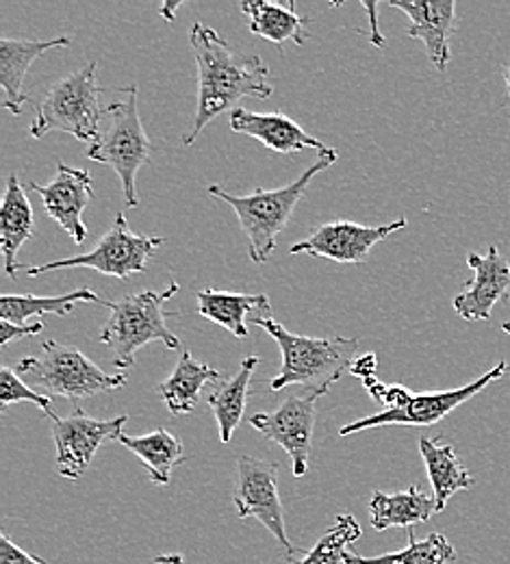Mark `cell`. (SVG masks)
<instances>
[{"label": "cell", "instance_id": "52a82bcc", "mask_svg": "<svg viewBox=\"0 0 510 564\" xmlns=\"http://www.w3.org/2000/svg\"><path fill=\"white\" fill-rule=\"evenodd\" d=\"M13 371L18 376H33L46 395L66 398L73 402L127 387L124 373H107L78 348L51 339L42 344L40 356H26L18 360Z\"/></svg>", "mask_w": 510, "mask_h": 564}, {"label": "cell", "instance_id": "74e56055", "mask_svg": "<svg viewBox=\"0 0 510 564\" xmlns=\"http://www.w3.org/2000/svg\"><path fill=\"white\" fill-rule=\"evenodd\" d=\"M502 330H504V333H507V335H510V324H509V322H504V324H502ZM509 371H510V365H509Z\"/></svg>", "mask_w": 510, "mask_h": 564}, {"label": "cell", "instance_id": "2e32d148", "mask_svg": "<svg viewBox=\"0 0 510 564\" xmlns=\"http://www.w3.org/2000/svg\"><path fill=\"white\" fill-rule=\"evenodd\" d=\"M391 7L404 11L411 18L406 31L409 37L422 40L435 70L445 72L449 66V35L456 22V2L454 0H389Z\"/></svg>", "mask_w": 510, "mask_h": 564}, {"label": "cell", "instance_id": "9a60e30c", "mask_svg": "<svg viewBox=\"0 0 510 564\" xmlns=\"http://www.w3.org/2000/svg\"><path fill=\"white\" fill-rule=\"evenodd\" d=\"M29 187L42 196L46 215L73 237L76 246H80L87 239L83 212L94 198V181L89 172L59 163L57 176L48 185L29 183Z\"/></svg>", "mask_w": 510, "mask_h": 564}, {"label": "cell", "instance_id": "9c48e42d", "mask_svg": "<svg viewBox=\"0 0 510 564\" xmlns=\"http://www.w3.org/2000/svg\"><path fill=\"white\" fill-rule=\"evenodd\" d=\"M507 371H509V362L500 360L493 369H489L487 373H482L480 378H476L474 382H469L465 387L447 389V391H428V393H411L409 391V395L404 398V402L400 406L369 415L359 422L348 423L339 430V436L357 434V432L382 427V425H415V427L435 425L441 420H445L452 411H456L460 404L476 398L491 382H498Z\"/></svg>", "mask_w": 510, "mask_h": 564}, {"label": "cell", "instance_id": "277c9868", "mask_svg": "<svg viewBox=\"0 0 510 564\" xmlns=\"http://www.w3.org/2000/svg\"><path fill=\"white\" fill-rule=\"evenodd\" d=\"M178 282L163 291H142L111 302L109 319L100 330V344L113 354L116 367H133L135 354L148 344L159 341L167 350H181L178 337L167 328L163 304L178 293Z\"/></svg>", "mask_w": 510, "mask_h": 564}, {"label": "cell", "instance_id": "1f68e13d", "mask_svg": "<svg viewBox=\"0 0 510 564\" xmlns=\"http://www.w3.org/2000/svg\"><path fill=\"white\" fill-rule=\"evenodd\" d=\"M44 330V324H26V326H15L9 322H0V348H7L11 341L40 335Z\"/></svg>", "mask_w": 510, "mask_h": 564}, {"label": "cell", "instance_id": "ac0fdd59", "mask_svg": "<svg viewBox=\"0 0 510 564\" xmlns=\"http://www.w3.org/2000/svg\"><path fill=\"white\" fill-rule=\"evenodd\" d=\"M73 44V35H59L55 40L37 42V40H9L0 37V85L4 89V102L2 107L20 116L22 105L29 102V96L24 94V78L35 59H40L44 53L64 48Z\"/></svg>", "mask_w": 510, "mask_h": 564}, {"label": "cell", "instance_id": "7a4b0ae2", "mask_svg": "<svg viewBox=\"0 0 510 564\" xmlns=\"http://www.w3.org/2000/svg\"><path fill=\"white\" fill-rule=\"evenodd\" d=\"M339 159L337 150L330 148L326 154L308 165L293 183L279 189H254L248 196H235L226 192L221 185H209V196L224 200L232 212L237 213L239 226L248 237V254L254 263H265L276 248L279 235L290 224L297 203L304 198L311 181L335 165Z\"/></svg>", "mask_w": 510, "mask_h": 564}, {"label": "cell", "instance_id": "30bf717a", "mask_svg": "<svg viewBox=\"0 0 510 564\" xmlns=\"http://www.w3.org/2000/svg\"><path fill=\"white\" fill-rule=\"evenodd\" d=\"M232 503L241 521L257 517L261 525L285 550V558H293L292 541L285 528V510L279 491V465L254 456L237 458V485Z\"/></svg>", "mask_w": 510, "mask_h": 564}, {"label": "cell", "instance_id": "8d00e7d4", "mask_svg": "<svg viewBox=\"0 0 510 564\" xmlns=\"http://www.w3.org/2000/svg\"><path fill=\"white\" fill-rule=\"evenodd\" d=\"M504 80H507V87H509V102H510V66L504 70Z\"/></svg>", "mask_w": 510, "mask_h": 564}, {"label": "cell", "instance_id": "5bb4252c", "mask_svg": "<svg viewBox=\"0 0 510 564\" xmlns=\"http://www.w3.org/2000/svg\"><path fill=\"white\" fill-rule=\"evenodd\" d=\"M467 265L474 270L471 284L456 293L452 300L454 311L467 322L491 319L496 304L510 293V263L498 246H491L487 254L469 252Z\"/></svg>", "mask_w": 510, "mask_h": 564}, {"label": "cell", "instance_id": "7402d4cb", "mask_svg": "<svg viewBox=\"0 0 510 564\" xmlns=\"http://www.w3.org/2000/svg\"><path fill=\"white\" fill-rule=\"evenodd\" d=\"M219 378H221V373L218 369L196 360L192 354L183 350L181 360L174 367L172 376L156 384V393L165 402L167 411L172 415L181 417V415H189L192 411H196L203 389L207 384H214Z\"/></svg>", "mask_w": 510, "mask_h": 564}, {"label": "cell", "instance_id": "484cf974", "mask_svg": "<svg viewBox=\"0 0 510 564\" xmlns=\"http://www.w3.org/2000/svg\"><path fill=\"white\" fill-rule=\"evenodd\" d=\"M80 302H91V304H102L111 306L109 300H102L96 295L91 289L80 286L76 291H70L66 295H55V297H40L31 293H4L0 297V319L15 324V326H26V319L37 317V315H59L66 317L73 313L74 306Z\"/></svg>", "mask_w": 510, "mask_h": 564}, {"label": "cell", "instance_id": "836d02e7", "mask_svg": "<svg viewBox=\"0 0 510 564\" xmlns=\"http://www.w3.org/2000/svg\"><path fill=\"white\" fill-rule=\"evenodd\" d=\"M350 371L359 378H363V382L373 378V371H376V356L373 354H365L361 358H357L350 367Z\"/></svg>", "mask_w": 510, "mask_h": 564}, {"label": "cell", "instance_id": "cb8c5ba5", "mask_svg": "<svg viewBox=\"0 0 510 564\" xmlns=\"http://www.w3.org/2000/svg\"><path fill=\"white\" fill-rule=\"evenodd\" d=\"M118 443H122L129 452H133L147 467L148 478L156 487L170 485L172 471L187 463L185 449L181 441L170 434L165 427H159L154 432H148L142 436H131L127 432H120L116 436Z\"/></svg>", "mask_w": 510, "mask_h": 564}, {"label": "cell", "instance_id": "8fae6325", "mask_svg": "<svg viewBox=\"0 0 510 564\" xmlns=\"http://www.w3.org/2000/svg\"><path fill=\"white\" fill-rule=\"evenodd\" d=\"M330 387L333 384L315 387L306 395L285 400V404L274 413H257L248 417L254 430H259L268 441L281 445L292 458L293 478H304L308 469L317 400L324 398Z\"/></svg>", "mask_w": 510, "mask_h": 564}, {"label": "cell", "instance_id": "8992f818", "mask_svg": "<svg viewBox=\"0 0 510 564\" xmlns=\"http://www.w3.org/2000/svg\"><path fill=\"white\" fill-rule=\"evenodd\" d=\"M263 328L283 354V367L279 376L270 380L272 391H283L292 384H335L348 367L355 362L359 348L357 339H317L293 335L281 322L268 317L252 322Z\"/></svg>", "mask_w": 510, "mask_h": 564}, {"label": "cell", "instance_id": "d4e9b609", "mask_svg": "<svg viewBox=\"0 0 510 564\" xmlns=\"http://www.w3.org/2000/svg\"><path fill=\"white\" fill-rule=\"evenodd\" d=\"M420 452L426 465V474L433 487V497L437 501V510L441 512L452 495L458 491H467L474 487V478L463 467L454 445L443 443L441 438H420Z\"/></svg>", "mask_w": 510, "mask_h": 564}, {"label": "cell", "instance_id": "3957f363", "mask_svg": "<svg viewBox=\"0 0 510 564\" xmlns=\"http://www.w3.org/2000/svg\"><path fill=\"white\" fill-rule=\"evenodd\" d=\"M124 98L107 105L105 109V129H100V135L94 143L87 145L85 156L109 165L120 183H122V194H124V205L127 209L140 207V194H138V174L144 167L152 154V145L148 140L140 109H138V98L140 91L135 85L129 87H116Z\"/></svg>", "mask_w": 510, "mask_h": 564}, {"label": "cell", "instance_id": "e575fe53", "mask_svg": "<svg viewBox=\"0 0 510 564\" xmlns=\"http://www.w3.org/2000/svg\"><path fill=\"white\" fill-rule=\"evenodd\" d=\"M183 4H185V2H163V4L159 7V13H161L167 22H174L176 11H178Z\"/></svg>", "mask_w": 510, "mask_h": 564}, {"label": "cell", "instance_id": "603a6c76", "mask_svg": "<svg viewBox=\"0 0 510 564\" xmlns=\"http://www.w3.org/2000/svg\"><path fill=\"white\" fill-rule=\"evenodd\" d=\"M241 11L248 15V29L276 44L279 51H285V42H293L295 46H304L308 40V22L311 18L300 15L295 11V2H287V7L254 0V2H241Z\"/></svg>", "mask_w": 510, "mask_h": 564}, {"label": "cell", "instance_id": "e0dca14e", "mask_svg": "<svg viewBox=\"0 0 510 564\" xmlns=\"http://www.w3.org/2000/svg\"><path fill=\"white\" fill-rule=\"evenodd\" d=\"M230 129L239 135L261 141L279 154H295L311 148L319 150V154H326L330 150L322 141L311 138L285 113H254L250 109L237 107L230 111Z\"/></svg>", "mask_w": 510, "mask_h": 564}, {"label": "cell", "instance_id": "4316f807", "mask_svg": "<svg viewBox=\"0 0 510 564\" xmlns=\"http://www.w3.org/2000/svg\"><path fill=\"white\" fill-rule=\"evenodd\" d=\"M259 362H261L259 356L243 358L239 371L235 376H230L228 380H224L207 400L216 415L221 443H230L237 425L243 420L248 398L254 395V391H250V380H252V373L259 367Z\"/></svg>", "mask_w": 510, "mask_h": 564}, {"label": "cell", "instance_id": "d6a6232c", "mask_svg": "<svg viewBox=\"0 0 510 564\" xmlns=\"http://www.w3.org/2000/svg\"><path fill=\"white\" fill-rule=\"evenodd\" d=\"M365 13L369 15V26H371V35H369V40H371V44L373 46H378V48H384L387 46V40L380 35V29H378V15H376V11H378V2H363Z\"/></svg>", "mask_w": 510, "mask_h": 564}, {"label": "cell", "instance_id": "83f0119b", "mask_svg": "<svg viewBox=\"0 0 510 564\" xmlns=\"http://www.w3.org/2000/svg\"><path fill=\"white\" fill-rule=\"evenodd\" d=\"M454 561H456V550L445 539V534L435 532L417 541L415 532L409 530V545L402 552H391L382 556L348 554L346 564H449Z\"/></svg>", "mask_w": 510, "mask_h": 564}, {"label": "cell", "instance_id": "ba28073f", "mask_svg": "<svg viewBox=\"0 0 510 564\" xmlns=\"http://www.w3.org/2000/svg\"><path fill=\"white\" fill-rule=\"evenodd\" d=\"M161 243H165L163 237L135 235L129 228L124 213H118L113 226L98 239V243L91 252L62 259V261H51L46 265L22 268V272L26 276L35 279V276L57 272V270L87 268V270H96L98 274H105V276L129 281L133 274L147 272L148 261L152 259V254L159 250Z\"/></svg>", "mask_w": 510, "mask_h": 564}, {"label": "cell", "instance_id": "5b68a950", "mask_svg": "<svg viewBox=\"0 0 510 564\" xmlns=\"http://www.w3.org/2000/svg\"><path fill=\"white\" fill-rule=\"evenodd\" d=\"M98 64L91 62L87 68L74 72L57 80L46 96L35 105L31 122V138L44 140L48 133H68L74 140L94 143L100 135L105 109L100 94L105 87L96 80Z\"/></svg>", "mask_w": 510, "mask_h": 564}, {"label": "cell", "instance_id": "d590c367", "mask_svg": "<svg viewBox=\"0 0 510 564\" xmlns=\"http://www.w3.org/2000/svg\"><path fill=\"white\" fill-rule=\"evenodd\" d=\"M154 564H183L181 554H161L154 558Z\"/></svg>", "mask_w": 510, "mask_h": 564}, {"label": "cell", "instance_id": "4fadbf2b", "mask_svg": "<svg viewBox=\"0 0 510 564\" xmlns=\"http://www.w3.org/2000/svg\"><path fill=\"white\" fill-rule=\"evenodd\" d=\"M404 226L406 217L382 226H363L346 219L328 221L317 226L306 239L293 243L290 254H311L335 263H363L373 246Z\"/></svg>", "mask_w": 510, "mask_h": 564}, {"label": "cell", "instance_id": "4dcf8cb0", "mask_svg": "<svg viewBox=\"0 0 510 564\" xmlns=\"http://www.w3.org/2000/svg\"><path fill=\"white\" fill-rule=\"evenodd\" d=\"M0 564H48L42 558H33L22 547H18L7 534L0 536Z\"/></svg>", "mask_w": 510, "mask_h": 564}, {"label": "cell", "instance_id": "44dd1931", "mask_svg": "<svg viewBox=\"0 0 510 564\" xmlns=\"http://www.w3.org/2000/svg\"><path fill=\"white\" fill-rule=\"evenodd\" d=\"M437 512L435 497L424 494L420 487H409L400 494L376 491L369 501V521L378 532L389 528L413 530V525L428 523Z\"/></svg>", "mask_w": 510, "mask_h": 564}, {"label": "cell", "instance_id": "d6986e66", "mask_svg": "<svg viewBox=\"0 0 510 564\" xmlns=\"http://www.w3.org/2000/svg\"><path fill=\"white\" fill-rule=\"evenodd\" d=\"M196 300L200 317L216 322L237 339L248 337V317L250 324L272 317V304L265 293H230L218 289H203L198 291Z\"/></svg>", "mask_w": 510, "mask_h": 564}, {"label": "cell", "instance_id": "7c38bea8", "mask_svg": "<svg viewBox=\"0 0 510 564\" xmlns=\"http://www.w3.org/2000/svg\"><path fill=\"white\" fill-rule=\"evenodd\" d=\"M46 417L51 420L53 438L57 445V471L62 478L73 482L80 480L89 469L100 445L109 438L116 441V436L124 432V425L129 422V415L98 422L85 415L80 409H76L68 417H59L55 411Z\"/></svg>", "mask_w": 510, "mask_h": 564}, {"label": "cell", "instance_id": "f546056e", "mask_svg": "<svg viewBox=\"0 0 510 564\" xmlns=\"http://www.w3.org/2000/svg\"><path fill=\"white\" fill-rule=\"evenodd\" d=\"M31 402L44 411V415L53 413V398L46 393H40L35 389H29L20 376L11 367L0 369V411H7L9 404Z\"/></svg>", "mask_w": 510, "mask_h": 564}, {"label": "cell", "instance_id": "ffe728a7", "mask_svg": "<svg viewBox=\"0 0 510 564\" xmlns=\"http://www.w3.org/2000/svg\"><path fill=\"white\" fill-rule=\"evenodd\" d=\"M33 207L26 198V192L20 185L18 174L7 176V187L2 196V209H0V250L4 259V274L18 276L22 265L18 263V252L22 246L33 237Z\"/></svg>", "mask_w": 510, "mask_h": 564}, {"label": "cell", "instance_id": "f1b7e54d", "mask_svg": "<svg viewBox=\"0 0 510 564\" xmlns=\"http://www.w3.org/2000/svg\"><path fill=\"white\" fill-rule=\"evenodd\" d=\"M363 536L359 521L352 514H339L335 525L315 543L297 564H346L348 547Z\"/></svg>", "mask_w": 510, "mask_h": 564}, {"label": "cell", "instance_id": "6da1fadb", "mask_svg": "<svg viewBox=\"0 0 510 564\" xmlns=\"http://www.w3.org/2000/svg\"><path fill=\"white\" fill-rule=\"evenodd\" d=\"M189 44L198 64V107L192 129L183 140L185 145L198 140L218 116L232 109L241 98L268 100L274 91L268 64L257 55H235L216 29L194 22Z\"/></svg>", "mask_w": 510, "mask_h": 564}]
</instances>
